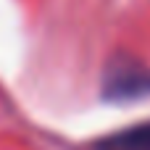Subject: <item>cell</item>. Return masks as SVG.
Listing matches in <instances>:
<instances>
[{"label": "cell", "instance_id": "cell-2", "mask_svg": "<svg viewBox=\"0 0 150 150\" xmlns=\"http://www.w3.org/2000/svg\"><path fill=\"white\" fill-rule=\"evenodd\" d=\"M100 148H105V150H150V124H140V127H132V129H127L121 134H113Z\"/></svg>", "mask_w": 150, "mask_h": 150}, {"label": "cell", "instance_id": "cell-1", "mask_svg": "<svg viewBox=\"0 0 150 150\" xmlns=\"http://www.w3.org/2000/svg\"><path fill=\"white\" fill-rule=\"evenodd\" d=\"M103 98L108 103H134L150 98V69L137 58L119 53L103 71Z\"/></svg>", "mask_w": 150, "mask_h": 150}]
</instances>
